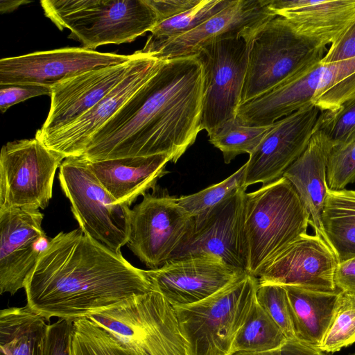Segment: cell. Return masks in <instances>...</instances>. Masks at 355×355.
Segmentation results:
<instances>
[{"label":"cell","instance_id":"cell-1","mask_svg":"<svg viewBox=\"0 0 355 355\" xmlns=\"http://www.w3.org/2000/svg\"><path fill=\"white\" fill-rule=\"evenodd\" d=\"M204 81L195 55L165 60L94 135L81 157L95 162L165 155L176 163L202 130Z\"/></svg>","mask_w":355,"mask_h":355},{"label":"cell","instance_id":"cell-2","mask_svg":"<svg viewBox=\"0 0 355 355\" xmlns=\"http://www.w3.org/2000/svg\"><path fill=\"white\" fill-rule=\"evenodd\" d=\"M24 290L26 305L48 322L87 318L152 286L144 270L78 228L51 238Z\"/></svg>","mask_w":355,"mask_h":355},{"label":"cell","instance_id":"cell-3","mask_svg":"<svg viewBox=\"0 0 355 355\" xmlns=\"http://www.w3.org/2000/svg\"><path fill=\"white\" fill-rule=\"evenodd\" d=\"M310 216L284 177L245 194L244 232L247 273L261 269L288 245L307 233Z\"/></svg>","mask_w":355,"mask_h":355},{"label":"cell","instance_id":"cell-4","mask_svg":"<svg viewBox=\"0 0 355 355\" xmlns=\"http://www.w3.org/2000/svg\"><path fill=\"white\" fill-rule=\"evenodd\" d=\"M45 16L68 38L94 50L134 41L157 24L147 0H42Z\"/></svg>","mask_w":355,"mask_h":355},{"label":"cell","instance_id":"cell-5","mask_svg":"<svg viewBox=\"0 0 355 355\" xmlns=\"http://www.w3.org/2000/svg\"><path fill=\"white\" fill-rule=\"evenodd\" d=\"M258 284L256 277L246 274L202 301L173 306L187 355H234Z\"/></svg>","mask_w":355,"mask_h":355},{"label":"cell","instance_id":"cell-6","mask_svg":"<svg viewBox=\"0 0 355 355\" xmlns=\"http://www.w3.org/2000/svg\"><path fill=\"white\" fill-rule=\"evenodd\" d=\"M327 46L297 33L276 16L261 26L249 46L241 104L254 99L321 62Z\"/></svg>","mask_w":355,"mask_h":355},{"label":"cell","instance_id":"cell-7","mask_svg":"<svg viewBox=\"0 0 355 355\" xmlns=\"http://www.w3.org/2000/svg\"><path fill=\"white\" fill-rule=\"evenodd\" d=\"M58 179L79 228L121 252L129 238L130 207L118 202L107 192L81 156L65 158L59 168Z\"/></svg>","mask_w":355,"mask_h":355},{"label":"cell","instance_id":"cell-8","mask_svg":"<svg viewBox=\"0 0 355 355\" xmlns=\"http://www.w3.org/2000/svg\"><path fill=\"white\" fill-rule=\"evenodd\" d=\"M86 318L150 355H187L174 308L156 291L132 297Z\"/></svg>","mask_w":355,"mask_h":355},{"label":"cell","instance_id":"cell-9","mask_svg":"<svg viewBox=\"0 0 355 355\" xmlns=\"http://www.w3.org/2000/svg\"><path fill=\"white\" fill-rule=\"evenodd\" d=\"M250 42L243 36L216 40L201 46L195 54L204 69L201 127L209 137L236 117Z\"/></svg>","mask_w":355,"mask_h":355},{"label":"cell","instance_id":"cell-10","mask_svg":"<svg viewBox=\"0 0 355 355\" xmlns=\"http://www.w3.org/2000/svg\"><path fill=\"white\" fill-rule=\"evenodd\" d=\"M64 159L35 137L4 144L0 154V210L44 209Z\"/></svg>","mask_w":355,"mask_h":355},{"label":"cell","instance_id":"cell-11","mask_svg":"<svg viewBox=\"0 0 355 355\" xmlns=\"http://www.w3.org/2000/svg\"><path fill=\"white\" fill-rule=\"evenodd\" d=\"M143 196L131 209L130 250L151 270L168 261L189 235L193 217L178 202V198L158 193L155 189Z\"/></svg>","mask_w":355,"mask_h":355},{"label":"cell","instance_id":"cell-12","mask_svg":"<svg viewBox=\"0 0 355 355\" xmlns=\"http://www.w3.org/2000/svg\"><path fill=\"white\" fill-rule=\"evenodd\" d=\"M245 194V189H241L193 217L189 235L170 260L209 255L246 272L248 257L244 232Z\"/></svg>","mask_w":355,"mask_h":355},{"label":"cell","instance_id":"cell-13","mask_svg":"<svg viewBox=\"0 0 355 355\" xmlns=\"http://www.w3.org/2000/svg\"><path fill=\"white\" fill-rule=\"evenodd\" d=\"M131 55L67 47L0 60V85H31L53 87L87 71L120 64Z\"/></svg>","mask_w":355,"mask_h":355},{"label":"cell","instance_id":"cell-14","mask_svg":"<svg viewBox=\"0 0 355 355\" xmlns=\"http://www.w3.org/2000/svg\"><path fill=\"white\" fill-rule=\"evenodd\" d=\"M39 209L0 210V293L14 295L27 279L51 241Z\"/></svg>","mask_w":355,"mask_h":355},{"label":"cell","instance_id":"cell-15","mask_svg":"<svg viewBox=\"0 0 355 355\" xmlns=\"http://www.w3.org/2000/svg\"><path fill=\"white\" fill-rule=\"evenodd\" d=\"M135 52L137 58L131 70L106 96L78 119L38 140L64 159L80 157L94 135L157 72L165 61Z\"/></svg>","mask_w":355,"mask_h":355},{"label":"cell","instance_id":"cell-16","mask_svg":"<svg viewBox=\"0 0 355 355\" xmlns=\"http://www.w3.org/2000/svg\"><path fill=\"white\" fill-rule=\"evenodd\" d=\"M320 110L313 103L277 121L245 163L244 188L282 177L306 148Z\"/></svg>","mask_w":355,"mask_h":355},{"label":"cell","instance_id":"cell-17","mask_svg":"<svg viewBox=\"0 0 355 355\" xmlns=\"http://www.w3.org/2000/svg\"><path fill=\"white\" fill-rule=\"evenodd\" d=\"M144 271L152 290L173 306L202 301L248 274L209 255L171 259L159 268Z\"/></svg>","mask_w":355,"mask_h":355},{"label":"cell","instance_id":"cell-18","mask_svg":"<svg viewBox=\"0 0 355 355\" xmlns=\"http://www.w3.org/2000/svg\"><path fill=\"white\" fill-rule=\"evenodd\" d=\"M338 260L330 246L316 234H304L259 272V284L293 285L323 291H338L334 274Z\"/></svg>","mask_w":355,"mask_h":355},{"label":"cell","instance_id":"cell-19","mask_svg":"<svg viewBox=\"0 0 355 355\" xmlns=\"http://www.w3.org/2000/svg\"><path fill=\"white\" fill-rule=\"evenodd\" d=\"M137 58L85 71L53 87L48 116L35 138L40 139L80 118L106 96L130 72Z\"/></svg>","mask_w":355,"mask_h":355},{"label":"cell","instance_id":"cell-20","mask_svg":"<svg viewBox=\"0 0 355 355\" xmlns=\"http://www.w3.org/2000/svg\"><path fill=\"white\" fill-rule=\"evenodd\" d=\"M276 16L268 8V0H232L220 12L165 44L151 56L169 60L194 55L206 44L232 37L243 36L252 41L259 28Z\"/></svg>","mask_w":355,"mask_h":355},{"label":"cell","instance_id":"cell-21","mask_svg":"<svg viewBox=\"0 0 355 355\" xmlns=\"http://www.w3.org/2000/svg\"><path fill=\"white\" fill-rule=\"evenodd\" d=\"M333 147L334 144L323 132L313 129L306 148L283 175L292 184L309 213V225L314 234L327 243L322 213L329 189L327 162Z\"/></svg>","mask_w":355,"mask_h":355},{"label":"cell","instance_id":"cell-22","mask_svg":"<svg viewBox=\"0 0 355 355\" xmlns=\"http://www.w3.org/2000/svg\"><path fill=\"white\" fill-rule=\"evenodd\" d=\"M268 8L297 33L325 46L331 44L355 17V0H268Z\"/></svg>","mask_w":355,"mask_h":355},{"label":"cell","instance_id":"cell-23","mask_svg":"<svg viewBox=\"0 0 355 355\" xmlns=\"http://www.w3.org/2000/svg\"><path fill=\"white\" fill-rule=\"evenodd\" d=\"M170 158L165 155L130 157L90 162L88 166L107 192L129 207L140 196L156 187L168 171Z\"/></svg>","mask_w":355,"mask_h":355},{"label":"cell","instance_id":"cell-24","mask_svg":"<svg viewBox=\"0 0 355 355\" xmlns=\"http://www.w3.org/2000/svg\"><path fill=\"white\" fill-rule=\"evenodd\" d=\"M284 286L290 303L296 340L318 348L331 322L340 291Z\"/></svg>","mask_w":355,"mask_h":355},{"label":"cell","instance_id":"cell-25","mask_svg":"<svg viewBox=\"0 0 355 355\" xmlns=\"http://www.w3.org/2000/svg\"><path fill=\"white\" fill-rule=\"evenodd\" d=\"M322 223L338 263L355 258V190L328 189Z\"/></svg>","mask_w":355,"mask_h":355},{"label":"cell","instance_id":"cell-26","mask_svg":"<svg viewBox=\"0 0 355 355\" xmlns=\"http://www.w3.org/2000/svg\"><path fill=\"white\" fill-rule=\"evenodd\" d=\"M46 320L27 305L0 312V355H36Z\"/></svg>","mask_w":355,"mask_h":355},{"label":"cell","instance_id":"cell-27","mask_svg":"<svg viewBox=\"0 0 355 355\" xmlns=\"http://www.w3.org/2000/svg\"><path fill=\"white\" fill-rule=\"evenodd\" d=\"M232 0H201L195 7L157 24L139 53L153 55L168 42L180 37L207 21L228 6Z\"/></svg>","mask_w":355,"mask_h":355},{"label":"cell","instance_id":"cell-28","mask_svg":"<svg viewBox=\"0 0 355 355\" xmlns=\"http://www.w3.org/2000/svg\"><path fill=\"white\" fill-rule=\"evenodd\" d=\"M71 355H150L86 318L74 320Z\"/></svg>","mask_w":355,"mask_h":355},{"label":"cell","instance_id":"cell-29","mask_svg":"<svg viewBox=\"0 0 355 355\" xmlns=\"http://www.w3.org/2000/svg\"><path fill=\"white\" fill-rule=\"evenodd\" d=\"M287 340L282 329L256 300L236 337L233 352L270 351L281 347Z\"/></svg>","mask_w":355,"mask_h":355},{"label":"cell","instance_id":"cell-30","mask_svg":"<svg viewBox=\"0 0 355 355\" xmlns=\"http://www.w3.org/2000/svg\"><path fill=\"white\" fill-rule=\"evenodd\" d=\"M272 125H244L236 117L210 137L209 141L222 152L225 163L229 164L240 154L251 155Z\"/></svg>","mask_w":355,"mask_h":355},{"label":"cell","instance_id":"cell-31","mask_svg":"<svg viewBox=\"0 0 355 355\" xmlns=\"http://www.w3.org/2000/svg\"><path fill=\"white\" fill-rule=\"evenodd\" d=\"M355 343V295L340 292L329 326L318 349L334 353Z\"/></svg>","mask_w":355,"mask_h":355},{"label":"cell","instance_id":"cell-32","mask_svg":"<svg viewBox=\"0 0 355 355\" xmlns=\"http://www.w3.org/2000/svg\"><path fill=\"white\" fill-rule=\"evenodd\" d=\"M245 170L246 164H244L222 182L197 193L178 198V202L193 217L200 215L239 189H245Z\"/></svg>","mask_w":355,"mask_h":355},{"label":"cell","instance_id":"cell-33","mask_svg":"<svg viewBox=\"0 0 355 355\" xmlns=\"http://www.w3.org/2000/svg\"><path fill=\"white\" fill-rule=\"evenodd\" d=\"M314 129L323 132L334 146L355 140V94L338 108L321 112Z\"/></svg>","mask_w":355,"mask_h":355},{"label":"cell","instance_id":"cell-34","mask_svg":"<svg viewBox=\"0 0 355 355\" xmlns=\"http://www.w3.org/2000/svg\"><path fill=\"white\" fill-rule=\"evenodd\" d=\"M256 300L282 329L287 339L296 340L290 303L284 286L259 283Z\"/></svg>","mask_w":355,"mask_h":355},{"label":"cell","instance_id":"cell-35","mask_svg":"<svg viewBox=\"0 0 355 355\" xmlns=\"http://www.w3.org/2000/svg\"><path fill=\"white\" fill-rule=\"evenodd\" d=\"M327 182L331 190L343 189L355 182V140L332 148L327 162Z\"/></svg>","mask_w":355,"mask_h":355},{"label":"cell","instance_id":"cell-36","mask_svg":"<svg viewBox=\"0 0 355 355\" xmlns=\"http://www.w3.org/2000/svg\"><path fill=\"white\" fill-rule=\"evenodd\" d=\"M73 322L59 319L49 323L38 342L36 355H71Z\"/></svg>","mask_w":355,"mask_h":355},{"label":"cell","instance_id":"cell-37","mask_svg":"<svg viewBox=\"0 0 355 355\" xmlns=\"http://www.w3.org/2000/svg\"><path fill=\"white\" fill-rule=\"evenodd\" d=\"M51 88L40 85H0V110L4 113L17 103L38 96H51Z\"/></svg>","mask_w":355,"mask_h":355},{"label":"cell","instance_id":"cell-38","mask_svg":"<svg viewBox=\"0 0 355 355\" xmlns=\"http://www.w3.org/2000/svg\"><path fill=\"white\" fill-rule=\"evenodd\" d=\"M355 58V17L331 44L321 62L329 64Z\"/></svg>","mask_w":355,"mask_h":355},{"label":"cell","instance_id":"cell-39","mask_svg":"<svg viewBox=\"0 0 355 355\" xmlns=\"http://www.w3.org/2000/svg\"><path fill=\"white\" fill-rule=\"evenodd\" d=\"M153 8L157 24L195 7L201 0H147Z\"/></svg>","mask_w":355,"mask_h":355},{"label":"cell","instance_id":"cell-40","mask_svg":"<svg viewBox=\"0 0 355 355\" xmlns=\"http://www.w3.org/2000/svg\"><path fill=\"white\" fill-rule=\"evenodd\" d=\"M234 355H331L297 340H288L281 347L263 352H240Z\"/></svg>","mask_w":355,"mask_h":355},{"label":"cell","instance_id":"cell-41","mask_svg":"<svg viewBox=\"0 0 355 355\" xmlns=\"http://www.w3.org/2000/svg\"><path fill=\"white\" fill-rule=\"evenodd\" d=\"M334 283L339 291L355 295V258L338 263Z\"/></svg>","mask_w":355,"mask_h":355},{"label":"cell","instance_id":"cell-42","mask_svg":"<svg viewBox=\"0 0 355 355\" xmlns=\"http://www.w3.org/2000/svg\"><path fill=\"white\" fill-rule=\"evenodd\" d=\"M30 1L25 0H1L0 11L1 13H7L14 11L20 6L31 3Z\"/></svg>","mask_w":355,"mask_h":355},{"label":"cell","instance_id":"cell-43","mask_svg":"<svg viewBox=\"0 0 355 355\" xmlns=\"http://www.w3.org/2000/svg\"><path fill=\"white\" fill-rule=\"evenodd\" d=\"M348 355H355V352L351 354H349Z\"/></svg>","mask_w":355,"mask_h":355}]
</instances>
